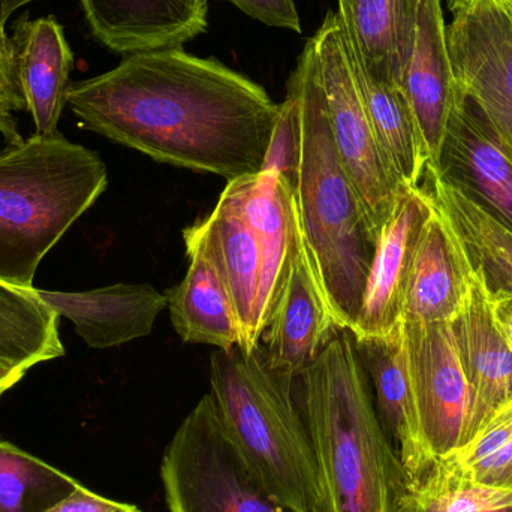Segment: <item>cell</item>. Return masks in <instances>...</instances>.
<instances>
[{
    "mask_svg": "<svg viewBox=\"0 0 512 512\" xmlns=\"http://www.w3.org/2000/svg\"><path fill=\"white\" fill-rule=\"evenodd\" d=\"M66 105L87 131L227 182L261 173L280 111L251 78L180 47L123 56L69 84Z\"/></svg>",
    "mask_w": 512,
    "mask_h": 512,
    "instance_id": "cell-1",
    "label": "cell"
},
{
    "mask_svg": "<svg viewBox=\"0 0 512 512\" xmlns=\"http://www.w3.org/2000/svg\"><path fill=\"white\" fill-rule=\"evenodd\" d=\"M319 480L316 512H397L408 483L385 432L354 337L339 328L294 378Z\"/></svg>",
    "mask_w": 512,
    "mask_h": 512,
    "instance_id": "cell-2",
    "label": "cell"
},
{
    "mask_svg": "<svg viewBox=\"0 0 512 512\" xmlns=\"http://www.w3.org/2000/svg\"><path fill=\"white\" fill-rule=\"evenodd\" d=\"M292 77L300 90L301 147L291 186L304 246L337 327L351 330L376 251L354 185L331 134L312 39Z\"/></svg>",
    "mask_w": 512,
    "mask_h": 512,
    "instance_id": "cell-3",
    "label": "cell"
},
{
    "mask_svg": "<svg viewBox=\"0 0 512 512\" xmlns=\"http://www.w3.org/2000/svg\"><path fill=\"white\" fill-rule=\"evenodd\" d=\"M108 186L98 153L62 134L0 152V282L32 289L44 256Z\"/></svg>",
    "mask_w": 512,
    "mask_h": 512,
    "instance_id": "cell-4",
    "label": "cell"
},
{
    "mask_svg": "<svg viewBox=\"0 0 512 512\" xmlns=\"http://www.w3.org/2000/svg\"><path fill=\"white\" fill-rule=\"evenodd\" d=\"M294 375L271 366L264 346L213 352L210 384L219 414L259 480L295 512H316L319 480Z\"/></svg>",
    "mask_w": 512,
    "mask_h": 512,
    "instance_id": "cell-5",
    "label": "cell"
},
{
    "mask_svg": "<svg viewBox=\"0 0 512 512\" xmlns=\"http://www.w3.org/2000/svg\"><path fill=\"white\" fill-rule=\"evenodd\" d=\"M162 486L170 512H295L264 486L206 394L165 448Z\"/></svg>",
    "mask_w": 512,
    "mask_h": 512,
    "instance_id": "cell-6",
    "label": "cell"
},
{
    "mask_svg": "<svg viewBox=\"0 0 512 512\" xmlns=\"http://www.w3.org/2000/svg\"><path fill=\"white\" fill-rule=\"evenodd\" d=\"M310 39L318 57L337 155L360 198L370 233L378 243L406 186L388 164L376 140L355 81L336 11L327 12Z\"/></svg>",
    "mask_w": 512,
    "mask_h": 512,
    "instance_id": "cell-7",
    "label": "cell"
},
{
    "mask_svg": "<svg viewBox=\"0 0 512 512\" xmlns=\"http://www.w3.org/2000/svg\"><path fill=\"white\" fill-rule=\"evenodd\" d=\"M450 9L456 86L477 102L512 159V0H457Z\"/></svg>",
    "mask_w": 512,
    "mask_h": 512,
    "instance_id": "cell-8",
    "label": "cell"
},
{
    "mask_svg": "<svg viewBox=\"0 0 512 512\" xmlns=\"http://www.w3.org/2000/svg\"><path fill=\"white\" fill-rule=\"evenodd\" d=\"M403 348L424 445L444 459L465 445L471 391L451 322H402Z\"/></svg>",
    "mask_w": 512,
    "mask_h": 512,
    "instance_id": "cell-9",
    "label": "cell"
},
{
    "mask_svg": "<svg viewBox=\"0 0 512 512\" xmlns=\"http://www.w3.org/2000/svg\"><path fill=\"white\" fill-rule=\"evenodd\" d=\"M426 170L435 171L512 233V159L477 102L460 89L448 117L438 167Z\"/></svg>",
    "mask_w": 512,
    "mask_h": 512,
    "instance_id": "cell-10",
    "label": "cell"
},
{
    "mask_svg": "<svg viewBox=\"0 0 512 512\" xmlns=\"http://www.w3.org/2000/svg\"><path fill=\"white\" fill-rule=\"evenodd\" d=\"M433 203L423 188L406 186L376 243L363 301L351 327L354 337H381L402 324L412 265Z\"/></svg>",
    "mask_w": 512,
    "mask_h": 512,
    "instance_id": "cell-11",
    "label": "cell"
},
{
    "mask_svg": "<svg viewBox=\"0 0 512 512\" xmlns=\"http://www.w3.org/2000/svg\"><path fill=\"white\" fill-rule=\"evenodd\" d=\"M186 251L206 256L218 271L236 307L245 352L261 343L259 313L267 271V251L261 236L236 210L218 201L203 221L183 231Z\"/></svg>",
    "mask_w": 512,
    "mask_h": 512,
    "instance_id": "cell-12",
    "label": "cell"
},
{
    "mask_svg": "<svg viewBox=\"0 0 512 512\" xmlns=\"http://www.w3.org/2000/svg\"><path fill=\"white\" fill-rule=\"evenodd\" d=\"M93 38L113 53L179 48L209 26V0H80Z\"/></svg>",
    "mask_w": 512,
    "mask_h": 512,
    "instance_id": "cell-13",
    "label": "cell"
},
{
    "mask_svg": "<svg viewBox=\"0 0 512 512\" xmlns=\"http://www.w3.org/2000/svg\"><path fill=\"white\" fill-rule=\"evenodd\" d=\"M400 87L417 122L426 168H436L448 117L459 92L448 56L442 0H417L414 42Z\"/></svg>",
    "mask_w": 512,
    "mask_h": 512,
    "instance_id": "cell-14",
    "label": "cell"
},
{
    "mask_svg": "<svg viewBox=\"0 0 512 512\" xmlns=\"http://www.w3.org/2000/svg\"><path fill=\"white\" fill-rule=\"evenodd\" d=\"M451 324L471 391L466 445L512 399V351L493 318L492 301L475 273L465 306Z\"/></svg>",
    "mask_w": 512,
    "mask_h": 512,
    "instance_id": "cell-15",
    "label": "cell"
},
{
    "mask_svg": "<svg viewBox=\"0 0 512 512\" xmlns=\"http://www.w3.org/2000/svg\"><path fill=\"white\" fill-rule=\"evenodd\" d=\"M11 39L18 84L35 135H57L75 60L65 27L53 15L32 20L26 11L15 20Z\"/></svg>",
    "mask_w": 512,
    "mask_h": 512,
    "instance_id": "cell-16",
    "label": "cell"
},
{
    "mask_svg": "<svg viewBox=\"0 0 512 512\" xmlns=\"http://www.w3.org/2000/svg\"><path fill=\"white\" fill-rule=\"evenodd\" d=\"M39 297L74 324L78 336L95 349L113 348L152 333L167 297L147 283H116L83 292L45 291Z\"/></svg>",
    "mask_w": 512,
    "mask_h": 512,
    "instance_id": "cell-17",
    "label": "cell"
},
{
    "mask_svg": "<svg viewBox=\"0 0 512 512\" xmlns=\"http://www.w3.org/2000/svg\"><path fill=\"white\" fill-rule=\"evenodd\" d=\"M337 330L303 243L273 318L262 334L265 354L271 366L297 376L318 358Z\"/></svg>",
    "mask_w": 512,
    "mask_h": 512,
    "instance_id": "cell-18",
    "label": "cell"
},
{
    "mask_svg": "<svg viewBox=\"0 0 512 512\" xmlns=\"http://www.w3.org/2000/svg\"><path fill=\"white\" fill-rule=\"evenodd\" d=\"M354 348L375 388L379 420L396 444L408 480H415L435 463V459L421 436L403 348L402 324L388 336L354 337Z\"/></svg>",
    "mask_w": 512,
    "mask_h": 512,
    "instance_id": "cell-19",
    "label": "cell"
},
{
    "mask_svg": "<svg viewBox=\"0 0 512 512\" xmlns=\"http://www.w3.org/2000/svg\"><path fill=\"white\" fill-rule=\"evenodd\" d=\"M472 274L456 234L433 206L412 265L402 322H453L465 306Z\"/></svg>",
    "mask_w": 512,
    "mask_h": 512,
    "instance_id": "cell-20",
    "label": "cell"
},
{
    "mask_svg": "<svg viewBox=\"0 0 512 512\" xmlns=\"http://www.w3.org/2000/svg\"><path fill=\"white\" fill-rule=\"evenodd\" d=\"M417 0H337L346 42L364 68L400 86L414 42Z\"/></svg>",
    "mask_w": 512,
    "mask_h": 512,
    "instance_id": "cell-21",
    "label": "cell"
},
{
    "mask_svg": "<svg viewBox=\"0 0 512 512\" xmlns=\"http://www.w3.org/2000/svg\"><path fill=\"white\" fill-rule=\"evenodd\" d=\"M420 188L447 219L489 298L512 295L511 231L493 221L435 171H424Z\"/></svg>",
    "mask_w": 512,
    "mask_h": 512,
    "instance_id": "cell-22",
    "label": "cell"
},
{
    "mask_svg": "<svg viewBox=\"0 0 512 512\" xmlns=\"http://www.w3.org/2000/svg\"><path fill=\"white\" fill-rule=\"evenodd\" d=\"M185 279L165 292L171 322L183 342L230 351L242 345V327L233 300L212 262L197 251H186Z\"/></svg>",
    "mask_w": 512,
    "mask_h": 512,
    "instance_id": "cell-23",
    "label": "cell"
},
{
    "mask_svg": "<svg viewBox=\"0 0 512 512\" xmlns=\"http://www.w3.org/2000/svg\"><path fill=\"white\" fill-rule=\"evenodd\" d=\"M346 48L364 108L382 153L403 185L418 188L426 171L427 159L405 92L399 84L370 74L348 42Z\"/></svg>",
    "mask_w": 512,
    "mask_h": 512,
    "instance_id": "cell-24",
    "label": "cell"
},
{
    "mask_svg": "<svg viewBox=\"0 0 512 512\" xmlns=\"http://www.w3.org/2000/svg\"><path fill=\"white\" fill-rule=\"evenodd\" d=\"M59 318L36 288L0 282V358L27 372L36 364L62 357Z\"/></svg>",
    "mask_w": 512,
    "mask_h": 512,
    "instance_id": "cell-25",
    "label": "cell"
},
{
    "mask_svg": "<svg viewBox=\"0 0 512 512\" xmlns=\"http://www.w3.org/2000/svg\"><path fill=\"white\" fill-rule=\"evenodd\" d=\"M397 512H512V490L478 483L448 456L408 480Z\"/></svg>",
    "mask_w": 512,
    "mask_h": 512,
    "instance_id": "cell-26",
    "label": "cell"
},
{
    "mask_svg": "<svg viewBox=\"0 0 512 512\" xmlns=\"http://www.w3.org/2000/svg\"><path fill=\"white\" fill-rule=\"evenodd\" d=\"M44 460L0 441V512H45L78 486Z\"/></svg>",
    "mask_w": 512,
    "mask_h": 512,
    "instance_id": "cell-27",
    "label": "cell"
},
{
    "mask_svg": "<svg viewBox=\"0 0 512 512\" xmlns=\"http://www.w3.org/2000/svg\"><path fill=\"white\" fill-rule=\"evenodd\" d=\"M478 483L512 490V399L465 447L451 454Z\"/></svg>",
    "mask_w": 512,
    "mask_h": 512,
    "instance_id": "cell-28",
    "label": "cell"
},
{
    "mask_svg": "<svg viewBox=\"0 0 512 512\" xmlns=\"http://www.w3.org/2000/svg\"><path fill=\"white\" fill-rule=\"evenodd\" d=\"M301 113L300 90L295 78H289L285 101L280 104L279 116L265 153L262 171H274L292 183L300 159Z\"/></svg>",
    "mask_w": 512,
    "mask_h": 512,
    "instance_id": "cell-29",
    "label": "cell"
},
{
    "mask_svg": "<svg viewBox=\"0 0 512 512\" xmlns=\"http://www.w3.org/2000/svg\"><path fill=\"white\" fill-rule=\"evenodd\" d=\"M26 110L15 68L14 45L6 30H0V135L8 146L23 143L15 113Z\"/></svg>",
    "mask_w": 512,
    "mask_h": 512,
    "instance_id": "cell-30",
    "label": "cell"
},
{
    "mask_svg": "<svg viewBox=\"0 0 512 512\" xmlns=\"http://www.w3.org/2000/svg\"><path fill=\"white\" fill-rule=\"evenodd\" d=\"M259 23L301 33L300 15L294 0H227Z\"/></svg>",
    "mask_w": 512,
    "mask_h": 512,
    "instance_id": "cell-31",
    "label": "cell"
},
{
    "mask_svg": "<svg viewBox=\"0 0 512 512\" xmlns=\"http://www.w3.org/2000/svg\"><path fill=\"white\" fill-rule=\"evenodd\" d=\"M45 512H141L135 505L123 504L96 495L92 490L78 484L71 493L65 496L62 501Z\"/></svg>",
    "mask_w": 512,
    "mask_h": 512,
    "instance_id": "cell-32",
    "label": "cell"
},
{
    "mask_svg": "<svg viewBox=\"0 0 512 512\" xmlns=\"http://www.w3.org/2000/svg\"><path fill=\"white\" fill-rule=\"evenodd\" d=\"M493 318L512 351V295L490 298Z\"/></svg>",
    "mask_w": 512,
    "mask_h": 512,
    "instance_id": "cell-33",
    "label": "cell"
},
{
    "mask_svg": "<svg viewBox=\"0 0 512 512\" xmlns=\"http://www.w3.org/2000/svg\"><path fill=\"white\" fill-rule=\"evenodd\" d=\"M26 373V370L18 369V367L12 366L8 361L0 358V397L6 391L11 390L15 384H18Z\"/></svg>",
    "mask_w": 512,
    "mask_h": 512,
    "instance_id": "cell-34",
    "label": "cell"
},
{
    "mask_svg": "<svg viewBox=\"0 0 512 512\" xmlns=\"http://www.w3.org/2000/svg\"><path fill=\"white\" fill-rule=\"evenodd\" d=\"M30 2L36 0H0V30H5L6 23L15 11Z\"/></svg>",
    "mask_w": 512,
    "mask_h": 512,
    "instance_id": "cell-35",
    "label": "cell"
},
{
    "mask_svg": "<svg viewBox=\"0 0 512 512\" xmlns=\"http://www.w3.org/2000/svg\"><path fill=\"white\" fill-rule=\"evenodd\" d=\"M448 6L454 5V3L457 2V0H447Z\"/></svg>",
    "mask_w": 512,
    "mask_h": 512,
    "instance_id": "cell-36",
    "label": "cell"
}]
</instances>
